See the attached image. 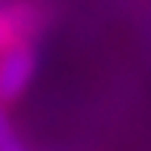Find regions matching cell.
Listing matches in <instances>:
<instances>
[{
	"label": "cell",
	"mask_w": 151,
	"mask_h": 151,
	"mask_svg": "<svg viewBox=\"0 0 151 151\" xmlns=\"http://www.w3.org/2000/svg\"><path fill=\"white\" fill-rule=\"evenodd\" d=\"M37 74V54L27 40L4 44L0 50V104L17 101Z\"/></svg>",
	"instance_id": "1"
},
{
	"label": "cell",
	"mask_w": 151,
	"mask_h": 151,
	"mask_svg": "<svg viewBox=\"0 0 151 151\" xmlns=\"http://www.w3.org/2000/svg\"><path fill=\"white\" fill-rule=\"evenodd\" d=\"M0 151H27V145L20 141V134L14 131L10 118H7L4 104H0Z\"/></svg>",
	"instance_id": "2"
},
{
	"label": "cell",
	"mask_w": 151,
	"mask_h": 151,
	"mask_svg": "<svg viewBox=\"0 0 151 151\" xmlns=\"http://www.w3.org/2000/svg\"><path fill=\"white\" fill-rule=\"evenodd\" d=\"M4 44H7V34H4V14H0V50H4Z\"/></svg>",
	"instance_id": "3"
}]
</instances>
